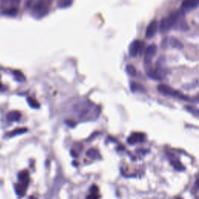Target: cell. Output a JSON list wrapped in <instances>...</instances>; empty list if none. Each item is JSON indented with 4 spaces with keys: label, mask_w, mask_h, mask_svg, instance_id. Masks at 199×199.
<instances>
[{
    "label": "cell",
    "mask_w": 199,
    "mask_h": 199,
    "mask_svg": "<svg viewBox=\"0 0 199 199\" xmlns=\"http://www.w3.org/2000/svg\"><path fill=\"white\" fill-rule=\"evenodd\" d=\"M180 16V12H174L167 17L163 18L159 24V31L161 33H165L173 28L176 23L178 21Z\"/></svg>",
    "instance_id": "obj_1"
},
{
    "label": "cell",
    "mask_w": 199,
    "mask_h": 199,
    "mask_svg": "<svg viewBox=\"0 0 199 199\" xmlns=\"http://www.w3.org/2000/svg\"><path fill=\"white\" fill-rule=\"evenodd\" d=\"M158 90H159L161 93H163V94L168 95V96H173V97H177L179 98V99L188 100V97H187L186 96H184L183 93L177 91V90H174V89L169 87V86L165 85V84H160V85L158 86Z\"/></svg>",
    "instance_id": "obj_2"
},
{
    "label": "cell",
    "mask_w": 199,
    "mask_h": 199,
    "mask_svg": "<svg viewBox=\"0 0 199 199\" xmlns=\"http://www.w3.org/2000/svg\"><path fill=\"white\" fill-rule=\"evenodd\" d=\"M157 52V47L156 44L149 45L146 50L144 55V61L146 64H149L153 59L154 56Z\"/></svg>",
    "instance_id": "obj_3"
},
{
    "label": "cell",
    "mask_w": 199,
    "mask_h": 199,
    "mask_svg": "<svg viewBox=\"0 0 199 199\" xmlns=\"http://www.w3.org/2000/svg\"><path fill=\"white\" fill-rule=\"evenodd\" d=\"M33 13L38 16H42L48 13V9L42 1H39L33 7Z\"/></svg>",
    "instance_id": "obj_4"
},
{
    "label": "cell",
    "mask_w": 199,
    "mask_h": 199,
    "mask_svg": "<svg viewBox=\"0 0 199 199\" xmlns=\"http://www.w3.org/2000/svg\"><path fill=\"white\" fill-rule=\"evenodd\" d=\"M159 26H158V22L155 19V20L152 21L149 24L147 29L146 31V37L147 38H152L155 34L157 32V30Z\"/></svg>",
    "instance_id": "obj_5"
},
{
    "label": "cell",
    "mask_w": 199,
    "mask_h": 199,
    "mask_svg": "<svg viewBox=\"0 0 199 199\" xmlns=\"http://www.w3.org/2000/svg\"><path fill=\"white\" fill-rule=\"evenodd\" d=\"M142 42L140 40H135L132 42L129 47V55L132 57H135L142 49Z\"/></svg>",
    "instance_id": "obj_6"
},
{
    "label": "cell",
    "mask_w": 199,
    "mask_h": 199,
    "mask_svg": "<svg viewBox=\"0 0 199 199\" xmlns=\"http://www.w3.org/2000/svg\"><path fill=\"white\" fill-rule=\"evenodd\" d=\"M28 184H29L28 181H19V183L15 185V189H16L18 195L20 196V197H23L24 195V194L26 193Z\"/></svg>",
    "instance_id": "obj_7"
},
{
    "label": "cell",
    "mask_w": 199,
    "mask_h": 199,
    "mask_svg": "<svg viewBox=\"0 0 199 199\" xmlns=\"http://www.w3.org/2000/svg\"><path fill=\"white\" fill-rule=\"evenodd\" d=\"M145 139V135L143 133H133L128 138V142L129 144L142 142Z\"/></svg>",
    "instance_id": "obj_8"
},
{
    "label": "cell",
    "mask_w": 199,
    "mask_h": 199,
    "mask_svg": "<svg viewBox=\"0 0 199 199\" xmlns=\"http://www.w3.org/2000/svg\"><path fill=\"white\" fill-rule=\"evenodd\" d=\"M199 0H184L182 2V8L185 10H193L197 8Z\"/></svg>",
    "instance_id": "obj_9"
},
{
    "label": "cell",
    "mask_w": 199,
    "mask_h": 199,
    "mask_svg": "<svg viewBox=\"0 0 199 199\" xmlns=\"http://www.w3.org/2000/svg\"><path fill=\"white\" fill-rule=\"evenodd\" d=\"M147 75L149 78L155 80H160L163 79L162 74L157 69H149L147 70Z\"/></svg>",
    "instance_id": "obj_10"
},
{
    "label": "cell",
    "mask_w": 199,
    "mask_h": 199,
    "mask_svg": "<svg viewBox=\"0 0 199 199\" xmlns=\"http://www.w3.org/2000/svg\"><path fill=\"white\" fill-rule=\"evenodd\" d=\"M20 113L17 111H13L11 112L8 113L6 116V118L9 121H18L20 118Z\"/></svg>",
    "instance_id": "obj_11"
},
{
    "label": "cell",
    "mask_w": 199,
    "mask_h": 199,
    "mask_svg": "<svg viewBox=\"0 0 199 199\" xmlns=\"http://www.w3.org/2000/svg\"><path fill=\"white\" fill-rule=\"evenodd\" d=\"M170 44L172 48H177V49H182L184 48V45L181 43V41L179 40L177 38H175V37H171L170 38Z\"/></svg>",
    "instance_id": "obj_12"
},
{
    "label": "cell",
    "mask_w": 199,
    "mask_h": 199,
    "mask_svg": "<svg viewBox=\"0 0 199 199\" xmlns=\"http://www.w3.org/2000/svg\"><path fill=\"white\" fill-rule=\"evenodd\" d=\"M27 132H28V129H27V128H19V129H14V130L12 131V132L7 133L6 135L7 136L13 137V136H15V135H21V134H23Z\"/></svg>",
    "instance_id": "obj_13"
},
{
    "label": "cell",
    "mask_w": 199,
    "mask_h": 199,
    "mask_svg": "<svg viewBox=\"0 0 199 199\" xmlns=\"http://www.w3.org/2000/svg\"><path fill=\"white\" fill-rule=\"evenodd\" d=\"M18 179L19 181H28L30 180L29 173L28 170H23L18 174Z\"/></svg>",
    "instance_id": "obj_14"
},
{
    "label": "cell",
    "mask_w": 199,
    "mask_h": 199,
    "mask_svg": "<svg viewBox=\"0 0 199 199\" xmlns=\"http://www.w3.org/2000/svg\"><path fill=\"white\" fill-rule=\"evenodd\" d=\"M87 156H88L90 158H92V159H97V158L100 157L99 153H98L97 150L93 149H90V150L87 152Z\"/></svg>",
    "instance_id": "obj_15"
},
{
    "label": "cell",
    "mask_w": 199,
    "mask_h": 199,
    "mask_svg": "<svg viewBox=\"0 0 199 199\" xmlns=\"http://www.w3.org/2000/svg\"><path fill=\"white\" fill-rule=\"evenodd\" d=\"M13 75L15 76V79L17 81H19V82H23L26 79L23 74L21 72H19V71H14L13 72Z\"/></svg>",
    "instance_id": "obj_16"
},
{
    "label": "cell",
    "mask_w": 199,
    "mask_h": 199,
    "mask_svg": "<svg viewBox=\"0 0 199 199\" xmlns=\"http://www.w3.org/2000/svg\"><path fill=\"white\" fill-rule=\"evenodd\" d=\"M2 13L5 15H7V16H15L17 13V10L15 7H11V8L7 9V10L2 11Z\"/></svg>",
    "instance_id": "obj_17"
},
{
    "label": "cell",
    "mask_w": 199,
    "mask_h": 199,
    "mask_svg": "<svg viewBox=\"0 0 199 199\" xmlns=\"http://www.w3.org/2000/svg\"><path fill=\"white\" fill-rule=\"evenodd\" d=\"M131 89L133 92L135 91H144V87L142 86H141L138 83H135L132 82L131 84Z\"/></svg>",
    "instance_id": "obj_18"
},
{
    "label": "cell",
    "mask_w": 199,
    "mask_h": 199,
    "mask_svg": "<svg viewBox=\"0 0 199 199\" xmlns=\"http://www.w3.org/2000/svg\"><path fill=\"white\" fill-rule=\"evenodd\" d=\"M28 101L29 103L30 106L33 108H38L40 107V104L37 102V100H36L33 97H28Z\"/></svg>",
    "instance_id": "obj_19"
},
{
    "label": "cell",
    "mask_w": 199,
    "mask_h": 199,
    "mask_svg": "<svg viewBox=\"0 0 199 199\" xmlns=\"http://www.w3.org/2000/svg\"><path fill=\"white\" fill-rule=\"evenodd\" d=\"M126 72H128L129 75L132 76H135L136 75V69L132 65H128L126 66Z\"/></svg>",
    "instance_id": "obj_20"
},
{
    "label": "cell",
    "mask_w": 199,
    "mask_h": 199,
    "mask_svg": "<svg viewBox=\"0 0 199 199\" xmlns=\"http://www.w3.org/2000/svg\"><path fill=\"white\" fill-rule=\"evenodd\" d=\"M171 163H172V164H173V167H174V168L177 169V170H184V167L183 166H182V164L180 163L179 162V161L174 160L173 162H171Z\"/></svg>",
    "instance_id": "obj_21"
},
{
    "label": "cell",
    "mask_w": 199,
    "mask_h": 199,
    "mask_svg": "<svg viewBox=\"0 0 199 199\" xmlns=\"http://www.w3.org/2000/svg\"><path fill=\"white\" fill-rule=\"evenodd\" d=\"M90 192L92 194H97L98 193V188L96 186V185H93L92 188H90Z\"/></svg>",
    "instance_id": "obj_22"
},
{
    "label": "cell",
    "mask_w": 199,
    "mask_h": 199,
    "mask_svg": "<svg viewBox=\"0 0 199 199\" xmlns=\"http://www.w3.org/2000/svg\"><path fill=\"white\" fill-rule=\"evenodd\" d=\"M100 197L97 194H92L87 197V199H99Z\"/></svg>",
    "instance_id": "obj_23"
},
{
    "label": "cell",
    "mask_w": 199,
    "mask_h": 199,
    "mask_svg": "<svg viewBox=\"0 0 199 199\" xmlns=\"http://www.w3.org/2000/svg\"><path fill=\"white\" fill-rule=\"evenodd\" d=\"M71 4V2H69V1H67L66 2H63V3H61V5H60V6L61 7H66V6H69V5Z\"/></svg>",
    "instance_id": "obj_24"
},
{
    "label": "cell",
    "mask_w": 199,
    "mask_h": 199,
    "mask_svg": "<svg viewBox=\"0 0 199 199\" xmlns=\"http://www.w3.org/2000/svg\"><path fill=\"white\" fill-rule=\"evenodd\" d=\"M8 1H9V0H2V2L3 4H5V3H6V2H8Z\"/></svg>",
    "instance_id": "obj_25"
},
{
    "label": "cell",
    "mask_w": 199,
    "mask_h": 199,
    "mask_svg": "<svg viewBox=\"0 0 199 199\" xmlns=\"http://www.w3.org/2000/svg\"><path fill=\"white\" fill-rule=\"evenodd\" d=\"M2 85L1 83H0V89H2Z\"/></svg>",
    "instance_id": "obj_26"
},
{
    "label": "cell",
    "mask_w": 199,
    "mask_h": 199,
    "mask_svg": "<svg viewBox=\"0 0 199 199\" xmlns=\"http://www.w3.org/2000/svg\"><path fill=\"white\" fill-rule=\"evenodd\" d=\"M31 199H36V198H34V197H31Z\"/></svg>",
    "instance_id": "obj_27"
},
{
    "label": "cell",
    "mask_w": 199,
    "mask_h": 199,
    "mask_svg": "<svg viewBox=\"0 0 199 199\" xmlns=\"http://www.w3.org/2000/svg\"><path fill=\"white\" fill-rule=\"evenodd\" d=\"M177 199H182V198H180H180H177Z\"/></svg>",
    "instance_id": "obj_28"
}]
</instances>
